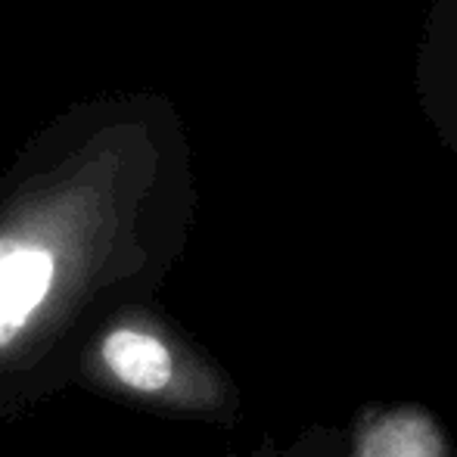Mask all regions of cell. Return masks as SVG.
I'll list each match as a JSON object with an SVG mask.
<instances>
[{
	"mask_svg": "<svg viewBox=\"0 0 457 457\" xmlns=\"http://www.w3.org/2000/svg\"><path fill=\"white\" fill-rule=\"evenodd\" d=\"M414 85L427 121L457 156V0H433L429 6Z\"/></svg>",
	"mask_w": 457,
	"mask_h": 457,
	"instance_id": "1",
	"label": "cell"
},
{
	"mask_svg": "<svg viewBox=\"0 0 457 457\" xmlns=\"http://www.w3.org/2000/svg\"><path fill=\"white\" fill-rule=\"evenodd\" d=\"M100 358L115 383L140 392V395L165 392L175 379V355L150 330L119 327V330L106 333L100 345Z\"/></svg>",
	"mask_w": 457,
	"mask_h": 457,
	"instance_id": "2",
	"label": "cell"
}]
</instances>
